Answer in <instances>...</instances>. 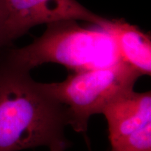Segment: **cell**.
<instances>
[{"mask_svg":"<svg viewBox=\"0 0 151 151\" xmlns=\"http://www.w3.org/2000/svg\"><path fill=\"white\" fill-rule=\"evenodd\" d=\"M5 9L4 44L35 26L62 20H82L101 26L106 18L94 14L76 0H3Z\"/></svg>","mask_w":151,"mask_h":151,"instance_id":"4","label":"cell"},{"mask_svg":"<svg viewBox=\"0 0 151 151\" xmlns=\"http://www.w3.org/2000/svg\"><path fill=\"white\" fill-rule=\"evenodd\" d=\"M65 106L44 91L30 71L0 62V151L46 147L66 151L70 141Z\"/></svg>","mask_w":151,"mask_h":151,"instance_id":"1","label":"cell"},{"mask_svg":"<svg viewBox=\"0 0 151 151\" xmlns=\"http://www.w3.org/2000/svg\"><path fill=\"white\" fill-rule=\"evenodd\" d=\"M101 114L106 119L113 147L151 124V92H126L107 105Z\"/></svg>","mask_w":151,"mask_h":151,"instance_id":"5","label":"cell"},{"mask_svg":"<svg viewBox=\"0 0 151 151\" xmlns=\"http://www.w3.org/2000/svg\"><path fill=\"white\" fill-rule=\"evenodd\" d=\"M5 22V9L3 0H0V47L4 46V27Z\"/></svg>","mask_w":151,"mask_h":151,"instance_id":"7","label":"cell"},{"mask_svg":"<svg viewBox=\"0 0 151 151\" xmlns=\"http://www.w3.org/2000/svg\"><path fill=\"white\" fill-rule=\"evenodd\" d=\"M141 76L121 61L109 67L72 72L62 82L40 85L65 106L68 125L78 133H86L91 116L101 114L111 101L134 90Z\"/></svg>","mask_w":151,"mask_h":151,"instance_id":"3","label":"cell"},{"mask_svg":"<svg viewBox=\"0 0 151 151\" xmlns=\"http://www.w3.org/2000/svg\"><path fill=\"white\" fill-rule=\"evenodd\" d=\"M99 27L106 30L112 37L122 61L141 76H150V35L143 32L137 26L116 19H106Z\"/></svg>","mask_w":151,"mask_h":151,"instance_id":"6","label":"cell"},{"mask_svg":"<svg viewBox=\"0 0 151 151\" xmlns=\"http://www.w3.org/2000/svg\"><path fill=\"white\" fill-rule=\"evenodd\" d=\"M76 21L48 24L41 37L27 46L8 50L0 62L28 71L45 63H56L76 72L122 61L110 34L97 25L83 27Z\"/></svg>","mask_w":151,"mask_h":151,"instance_id":"2","label":"cell"},{"mask_svg":"<svg viewBox=\"0 0 151 151\" xmlns=\"http://www.w3.org/2000/svg\"><path fill=\"white\" fill-rule=\"evenodd\" d=\"M88 148H89V151H92L91 150V148H90V145L89 144V143H88Z\"/></svg>","mask_w":151,"mask_h":151,"instance_id":"8","label":"cell"}]
</instances>
